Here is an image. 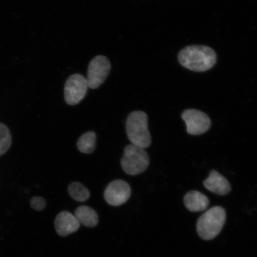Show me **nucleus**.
<instances>
[{
  "label": "nucleus",
  "mask_w": 257,
  "mask_h": 257,
  "mask_svg": "<svg viewBox=\"0 0 257 257\" xmlns=\"http://www.w3.org/2000/svg\"><path fill=\"white\" fill-rule=\"evenodd\" d=\"M210 201L207 196L197 191H191L184 197V204L189 211H201L208 208Z\"/></svg>",
  "instance_id": "nucleus-11"
},
{
  "label": "nucleus",
  "mask_w": 257,
  "mask_h": 257,
  "mask_svg": "<svg viewBox=\"0 0 257 257\" xmlns=\"http://www.w3.org/2000/svg\"><path fill=\"white\" fill-rule=\"evenodd\" d=\"M131 195L130 185L123 180H115L105 188V200L112 206H119L127 202Z\"/></svg>",
  "instance_id": "nucleus-8"
},
{
  "label": "nucleus",
  "mask_w": 257,
  "mask_h": 257,
  "mask_svg": "<svg viewBox=\"0 0 257 257\" xmlns=\"http://www.w3.org/2000/svg\"><path fill=\"white\" fill-rule=\"evenodd\" d=\"M30 204L31 207L34 209V210L41 211L46 207V202L43 198L35 197L31 199Z\"/></svg>",
  "instance_id": "nucleus-16"
},
{
  "label": "nucleus",
  "mask_w": 257,
  "mask_h": 257,
  "mask_svg": "<svg viewBox=\"0 0 257 257\" xmlns=\"http://www.w3.org/2000/svg\"><path fill=\"white\" fill-rule=\"evenodd\" d=\"M96 146V134L94 132L89 131L83 134L77 143V147L80 152L91 154L94 152Z\"/></svg>",
  "instance_id": "nucleus-13"
},
{
  "label": "nucleus",
  "mask_w": 257,
  "mask_h": 257,
  "mask_svg": "<svg viewBox=\"0 0 257 257\" xmlns=\"http://www.w3.org/2000/svg\"><path fill=\"white\" fill-rule=\"evenodd\" d=\"M149 156L144 149L133 144L125 147L121 166L127 175L141 174L149 168Z\"/></svg>",
  "instance_id": "nucleus-4"
},
{
  "label": "nucleus",
  "mask_w": 257,
  "mask_h": 257,
  "mask_svg": "<svg viewBox=\"0 0 257 257\" xmlns=\"http://www.w3.org/2000/svg\"><path fill=\"white\" fill-rule=\"evenodd\" d=\"M12 144V136L7 126L0 123V156L8 152Z\"/></svg>",
  "instance_id": "nucleus-15"
},
{
  "label": "nucleus",
  "mask_w": 257,
  "mask_h": 257,
  "mask_svg": "<svg viewBox=\"0 0 257 257\" xmlns=\"http://www.w3.org/2000/svg\"><path fill=\"white\" fill-rule=\"evenodd\" d=\"M88 88L87 80L80 74L70 76L64 86V99L67 104L76 105L85 97Z\"/></svg>",
  "instance_id": "nucleus-5"
},
{
  "label": "nucleus",
  "mask_w": 257,
  "mask_h": 257,
  "mask_svg": "<svg viewBox=\"0 0 257 257\" xmlns=\"http://www.w3.org/2000/svg\"><path fill=\"white\" fill-rule=\"evenodd\" d=\"M68 192L70 197L77 201L85 202L90 197L88 189L78 182H73L69 186Z\"/></svg>",
  "instance_id": "nucleus-14"
},
{
  "label": "nucleus",
  "mask_w": 257,
  "mask_h": 257,
  "mask_svg": "<svg viewBox=\"0 0 257 257\" xmlns=\"http://www.w3.org/2000/svg\"><path fill=\"white\" fill-rule=\"evenodd\" d=\"M182 118L185 122L187 133L192 136H200L210 130V118L204 112L188 109L183 112Z\"/></svg>",
  "instance_id": "nucleus-6"
},
{
  "label": "nucleus",
  "mask_w": 257,
  "mask_h": 257,
  "mask_svg": "<svg viewBox=\"0 0 257 257\" xmlns=\"http://www.w3.org/2000/svg\"><path fill=\"white\" fill-rule=\"evenodd\" d=\"M181 65L195 72H205L214 66L217 55L212 48L204 46L185 47L179 54Z\"/></svg>",
  "instance_id": "nucleus-1"
},
{
  "label": "nucleus",
  "mask_w": 257,
  "mask_h": 257,
  "mask_svg": "<svg viewBox=\"0 0 257 257\" xmlns=\"http://www.w3.org/2000/svg\"><path fill=\"white\" fill-rule=\"evenodd\" d=\"M226 218V211L220 206L212 207L205 212L197 223L199 236L205 240L213 239L222 230Z\"/></svg>",
  "instance_id": "nucleus-3"
},
{
  "label": "nucleus",
  "mask_w": 257,
  "mask_h": 257,
  "mask_svg": "<svg viewBox=\"0 0 257 257\" xmlns=\"http://www.w3.org/2000/svg\"><path fill=\"white\" fill-rule=\"evenodd\" d=\"M111 69L110 63L107 57L96 56L90 62L88 69L87 82L88 87H99L107 78Z\"/></svg>",
  "instance_id": "nucleus-7"
},
{
  "label": "nucleus",
  "mask_w": 257,
  "mask_h": 257,
  "mask_svg": "<svg viewBox=\"0 0 257 257\" xmlns=\"http://www.w3.org/2000/svg\"><path fill=\"white\" fill-rule=\"evenodd\" d=\"M205 188L218 195H225L231 191L229 181L216 170H212L208 178L204 181Z\"/></svg>",
  "instance_id": "nucleus-10"
},
{
  "label": "nucleus",
  "mask_w": 257,
  "mask_h": 257,
  "mask_svg": "<svg viewBox=\"0 0 257 257\" xmlns=\"http://www.w3.org/2000/svg\"><path fill=\"white\" fill-rule=\"evenodd\" d=\"M75 216L80 224L88 227H94L98 223V216L94 210L88 206L82 205L76 209Z\"/></svg>",
  "instance_id": "nucleus-12"
},
{
  "label": "nucleus",
  "mask_w": 257,
  "mask_h": 257,
  "mask_svg": "<svg viewBox=\"0 0 257 257\" xmlns=\"http://www.w3.org/2000/svg\"><path fill=\"white\" fill-rule=\"evenodd\" d=\"M54 223L57 233L63 237L76 232L80 224L75 215L66 211L57 214Z\"/></svg>",
  "instance_id": "nucleus-9"
},
{
  "label": "nucleus",
  "mask_w": 257,
  "mask_h": 257,
  "mask_svg": "<svg viewBox=\"0 0 257 257\" xmlns=\"http://www.w3.org/2000/svg\"><path fill=\"white\" fill-rule=\"evenodd\" d=\"M126 130L128 140L134 146L145 149L152 144L146 112L141 111L131 112L127 117Z\"/></svg>",
  "instance_id": "nucleus-2"
}]
</instances>
